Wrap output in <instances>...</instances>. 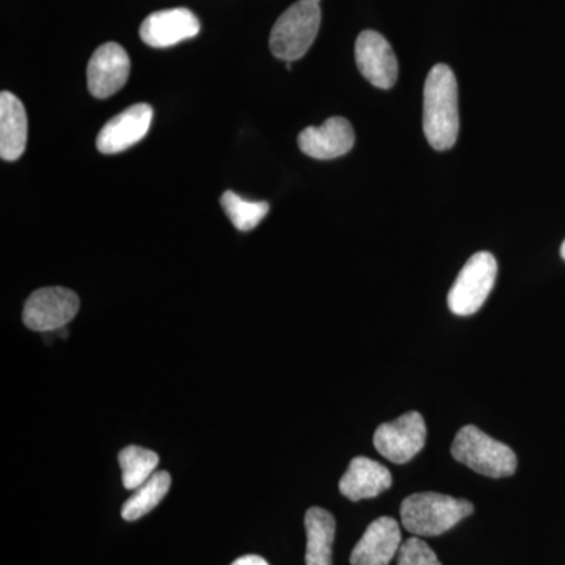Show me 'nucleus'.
I'll use <instances>...</instances> for the list:
<instances>
[{
    "instance_id": "nucleus-1",
    "label": "nucleus",
    "mask_w": 565,
    "mask_h": 565,
    "mask_svg": "<svg viewBox=\"0 0 565 565\" xmlns=\"http://www.w3.org/2000/svg\"><path fill=\"white\" fill-rule=\"evenodd\" d=\"M424 134L437 151L451 150L459 136V90L448 65H435L424 87Z\"/></svg>"
},
{
    "instance_id": "nucleus-2",
    "label": "nucleus",
    "mask_w": 565,
    "mask_h": 565,
    "mask_svg": "<svg viewBox=\"0 0 565 565\" xmlns=\"http://www.w3.org/2000/svg\"><path fill=\"white\" fill-rule=\"evenodd\" d=\"M473 511V504L460 498L434 492L415 493L401 504V522L416 537H434L451 530Z\"/></svg>"
},
{
    "instance_id": "nucleus-3",
    "label": "nucleus",
    "mask_w": 565,
    "mask_h": 565,
    "mask_svg": "<svg viewBox=\"0 0 565 565\" xmlns=\"http://www.w3.org/2000/svg\"><path fill=\"white\" fill-rule=\"evenodd\" d=\"M321 0H299L275 22L270 51L285 62H296L310 50L321 28Z\"/></svg>"
},
{
    "instance_id": "nucleus-4",
    "label": "nucleus",
    "mask_w": 565,
    "mask_h": 565,
    "mask_svg": "<svg viewBox=\"0 0 565 565\" xmlns=\"http://www.w3.org/2000/svg\"><path fill=\"white\" fill-rule=\"evenodd\" d=\"M451 455L457 462L487 478H508L516 470L515 452L471 424L456 434Z\"/></svg>"
},
{
    "instance_id": "nucleus-5",
    "label": "nucleus",
    "mask_w": 565,
    "mask_h": 565,
    "mask_svg": "<svg viewBox=\"0 0 565 565\" xmlns=\"http://www.w3.org/2000/svg\"><path fill=\"white\" fill-rule=\"evenodd\" d=\"M498 264L492 253L471 256L448 294L449 310L457 316H471L481 310L497 281Z\"/></svg>"
},
{
    "instance_id": "nucleus-6",
    "label": "nucleus",
    "mask_w": 565,
    "mask_h": 565,
    "mask_svg": "<svg viewBox=\"0 0 565 565\" xmlns=\"http://www.w3.org/2000/svg\"><path fill=\"white\" fill-rule=\"evenodd\" d=\"M79 307V297L70 289L41 288L25 302L22 321L33 332H55L76 318Z\"/></svg>"
},
{
    "instance_id": "nucleus-7",
    "label": "nucleus",
    "mask_w": 565,
    "mask_h": 565,
    "mask_svg": "<svg viewBox=\"0 0 565 565\" xmlns=\"http://www.w3.org/2000/svg\"><path fill=\"white\" fill-rule=\"evenodd\" d=\"M426 423L418 412H408L392 423L381 424L374 434V446L393 463H407L426 445Z\"/></svg>"
},
{
    "instance_id": "nucleus-8",
    "label": "nucleus",
    "mask_w": 565,
    "mask_h": 565,
    "mask_svg": "<svg viewBox=\"0 0 565 565\" xmlns=\"http://www.w3.org/2000/svg\"><path fill=\"white\" fill-rule=\"evenodd\" d=\"M129 73H131V61L128 52L117 43L103 44L88 62V90L95 98H110L125 87Z\"/></svg>"
},
{
    "instance_id": "nucleus-9",
    "label": "nucleus",
    "mask_w": 565,
    "mask_h": 565,
    "mask_svg": "<svg viewBox=\"0 0 565 565\" xmlns=\"http://www.w3.org/2000/svg\"><path fill=\"white\" fill-rule=\"evenodd\" d=\"M355 61L364 79L374 87L388 90L397 81L399 65L388 41L381 33L364 31L355 43Z\"/></svg>"
},
{
    "instance_id": "nucleus-10",
    "label": "nucleus",
    "mask_w": 565,
    "mask_h": 565,
    "mask_svg": "<svg viewBox=\"0 0 565 565\" xmlns=\"http://www.w3.org/2000/svg\"><path fill=\"white\" fill-rule=\"evenodd\" d=\"M151 121L152 107L148 104L128 107L104 125L96 139V147L103 154L126 151L147 136Z\"/></svg>"
},
{
    "instance_id": "nucleus-11",
    "label": "nucleus",
    "mask_w": 565,
    "mask_h": 565,
    "mask_svg": "<svg viewBox=\"0 0 565 565\" xmlns=\"http://www.w3.org/2000/svg\"><path fill=\"white\" fill-rule=\"evenodd\" d=\"M200 21L191 10L170 9L156 11L140 25V39L151 47H172L181 41L199 35Z\"/></svg>"
},
{
    "instance_id": "nucleus-12",
    "label": "nucleus",
    "mask_w": 565,
    "mask_h": 565,
    "mask_svg": "<svg viewBox=\"0 0 565 565\" xmlns=\"http://www.w3.org/2000/svg\"><path fill=\"white\" fill-rule=\"evenodd\" d=\"M299 148L310 158L319 161L341 158L352 150L355 143V132L351 122L345 118H329L323 125L310 126L299 136Z\"/></svg>"
},
{
    "instance_id": "nucleus-13",
    "label": "nucleus",
    "mask_w": 565,
    "mask_h": 565,
    "mask_svg": "<svg viewBox=\"0 0 565 565\" xmlns=\"http://www.w3.org/2000/svg\"><path fill=\"white\" fill-rule=\"evenodd\" d=\"M403 546V535L396 520L381 516L364 531L352 550V565H390Z\"/></svg>"
},
{
    "instance_id": "nucleus-14",
    "label": "nucleus",
    "mask_w": 565,
    "mask_h": 565,
    "mask_svg": "<svg viewBox=\"0 0 565 565\" xmlns=\"http://www.w3.org/2000/svg\"><path fill=\"white\" fill-rule=\"evenodd\" d=\"M393 484L392 473L384 465L355 457L340 481V492L351 501L370 500Z\"/></svg>"
},
{
    "instance_id": "nucleus-15",
    "label": "nucleus",
    "mask_w": 565,
    "mask_h": 565,
    "mask_svg": "<svg viewBox=\"0 0 565 565\" xmlns=\"http://www.w3.org/2000/svg\"><path fill=\"white\" fill-rule=\"evenodd\" d=\"M28 114L13 93H0V158L17 161L28 145Z\"/></svg>"
},
{
    "instance_id": "nucleus-16",
    "label": "nucleus",
    "mask_w": 565,
    "mask_h": 565,
    "mask_svg": "<svg viewBox=\"0 0 565 565\" xmlns=\"http://www.w3.org/2000/svg\"><path fill=\"white\" fill-rule=\"evenodd\" d=\"M305 530H307V565H333L332 548L337 522L329 511L322 508L308 509L305 515Z\"/></svg>"
},
{
    "instance_id": "nucleus-17",
    "label": "nucleus",
    "mask_w": 565,
    "mask_h": 565,
    "mask_svg": "<svg viewBox=\"0 0 565 565\" xmlns=\"http://www.w3.org/2000/svg\"><path fill=\"white\" fill-rule=\"evenodd\" d=\"M170 487H172V476L167 471H156L143 486L134 490L132 497L122 505V519L126 522H136L141 516L150 514L169 493Z\"/></svg>"
},
{
    "instance_id": "nucleus-18",
    "label": "nucleus",
    "mask_w": 565,
    "mask_h": 565,
    "mask_svg": "<svg viewBox=\"0 0 565 565\" xmlns=\"http://www.w3.org/2000/svg\"><path fill=\"white\" fill-rule=\"evenodd\" d=\"M126 490H136L143 486L159 465V456L140 446H128L118 455Z\"/></svg>"
},
{
    "instance_id": "nucleus-19",
    "label": "nucleus",
    "mask_w": 565,
    "mask_h": 565,
    "mask_svg": "<svg viewBox=\"0 0 565 565\" xmlns=\"http://www.w3.org/2000/svg\"><path fill=\"white\" fill-rule=\"evenodd\" d=\"M221 204L230 221L239 232H252L269 212V203L248 202L233 191L223 193Z\"/></svg>"
},
{
    "instance_id": "nucleus-20",
    "label": "nucleus",
    "mask_w": 565,
    "mask_h": 565,
    "mask_svg": "<svg viewBox=\"0 0 565 565\" xmlns=\"http://www.w3.org/2000/svg\"><path fill=\"white\" fill-rule=\"evenodd\" d=\"M397 565H441L437 553L423 539L412 537L405 541L397 553Z\"/></svg>"
},
{
    "instance_id": "nucleus-21",
    "label": "nucleus",
    "mask_w": 565,
    "mask_h": 565,
    "mask_svg": "<svg viewBox=\"0 0 565 565\" xmlns=\"http://www.w3.org/2000/svg\"><path fill=\"white\" fill-rule=\"evenodd\" d=\"M232 565H269L262 556L248 555L234 561Z\"/></svg>"
},
{
    "instance_id": "nucleus-22",
    "label": "nucleus",
    "mask_w": 565,
    "mask_h": 565,
    "mask_svg": "<svg viewBox=\"0 0 565 565\" xmlns=\"http://www.w3.org/2000/svg\"><path fill=\"white\" fill-rule=\"evenodd\" d=\"M561 256H563V258L565 259V241L563 247H561Z\"/></svg>"
}]
</instances>
